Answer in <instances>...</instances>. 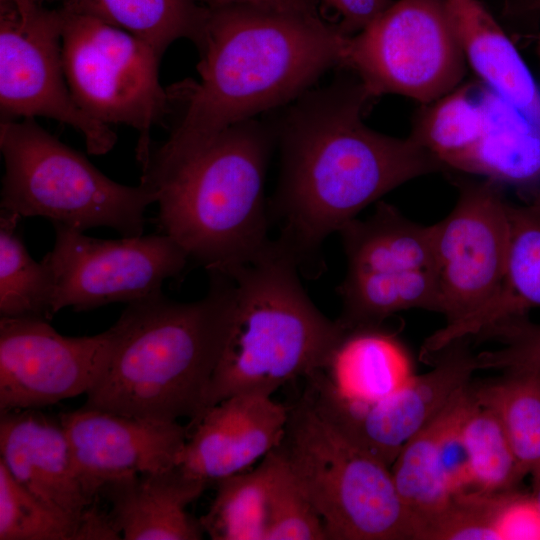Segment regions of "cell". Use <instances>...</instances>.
<instances>
[{
    "label": "cell",
    "mask_w": 540,
    "mask_h": 540,
    "mask_svg": "<svg viewBox=\"0 0 540 540\" xmlns=\"http://www.w3.org/2000/svg\"><path fill=\"white\" fill-rule=\"evenodd\" d=\"M471 382L460 388L422 429L402 447L390 468L395 487L415 525L451 499L439 476L438 455L444 432L473 401Z\"/></svg>",
    "instance_id": "24"
},
{
    "label": "cell",
    "mask_w": 540,
    "mask_h": 540,
    "mask_svg": "<svg viewBox=\"0 0 540 540\" xmlns=\"http://www.w3.org/2000/svg\"><path fill=\"white\" fill-rule=\"evenodd\" d=\"M113 326L93 336L59 334L47 320L0 318V413L40 409L87 394L103 375Z\"/></svg>",
    "instance_id": "15"
},
{
    "label": "cell",
    "mask_w": 540,
    "mask_h": 540,
    "mask_svg": "<svg viewBox=\"0 0 540 540\" xmlns=\"http://www.w3.org/2000/svg\"><path fill=\"white\" fill-rule=\"evenodd\" d=\"M475 337L478 341L491 340L502 345L475 355L477 370L540 371V324L530 321L526 314L498 320Z\"/></svg>",
    "instance_id": "33"
},
{
    "label": "cell",
    "mask_w": 540,
    "mask_h": 540,
    "mask_svg": "<svg viewBox=\"0 0 540 540\" xmlns=\"http://www.w3.org/2000/svg\"><path fill=\"white\" fill-rule=\"evenodd\" d=\"M507 212L509 248L500 290L478 309L427 337L420 350L423 356L435 355L457 339L475 336L498 320L540 307V192L524 205L508 202Z\"/></svg>",
    "instance_id": "20"
},
{
    "label": "cell",
    "mask_w": 540,
    "mask_h": 540,
    "mask_svg": "<svg viewBox=\"0 0 540 540\" xmlns=\"http://www.w3.org/2000/svg\"><path fill=\"white\" fill-rule=\"evenodd\" d=\"M59 420L77 467L95 497L115 480L174 468L188 434L178 421H155L84 406L62 413Z\"/></svg>",
    "instance_id": "16"
},
{
    "label": "cell",
    "mask_w": 540,
    "mask_h": 540,
    "mask_svg": "<svg viewBox=\"0 0 540 540\" xmlns=\"http://www.w3.org/2000/svg\"><path fill=\"white\" fill-rule=\"evenodd\" d=\"M484 130L461 171L514 187L530 199L540 192V125L479 83Z\"/></svg>",
    "instance_id": "21"
},
{
    "label": "cell",
    "mask_w": 540,
    "mask_h": 540,
    "mask_svg": "<svg viewBox=\"0 0 540 540\" xmlns=\"http://www.w3.org/2000/svg\"><path fill=\"white\" fill-rule=\"evenodd\" d=\"M61 11L63 68L74 100L104 124L136 129V157L142 166L152 146L151 128L169 108L159 81L161 57L94 14L67 5Z\"/></svg>",
    "instance_id": "8"
},
{
    "label": "cell",
    "mask_w": 540,
    "mask_h": 540,
    "mask_svg": "<svg viewBox=\"0 0 540 540\" xmlns=\"http://www.w3.org/2000/svg\"><path fill=\"white\" fill-rule=\"evenodd\" d=\"M476 402L499 419L520 471L540 481V371L504 372L472 384Z\"/></svg>",
    "instance_id": "27"
},
{
    "label": "cell",
    "mask_w": 540,
    "mask_h": 540,
    "mask_svg": "<svg viewBox=\"0 0 540 540\" xmlns=\"http://www.w3.org/2000/svg\"><path fill=\"white\" fill-rule=\"evenodd\" d=\"M37 4V0H1V5H9L19 12L28 11Z\"/></svg>",
    "instance_id": "40"
},
{
    "label": "cell",
    "mask_w": 540,
    "mask_h": 540,
    "mask_svg": "<svg viewBox=\"0 0 540 540\" xmlns=\"http://www.w3.org/2000/svg\"><path fill=\"white\" fill-rule=\"evenodd\" d=\"M429 362L434 365L432 370L414 374L403 388L370 404L339 397L321 374L307 379L304 394L347 438L390 467L407 441L471 382L477 371L467 337L451 342Z\"/></svg>",
    "instance_id": "14"
},
{
    "label": "cell",
    "mask_w": 540,
    "mask_h": 540,
    "mask_svg": "<svg viewBox=\"0 0 540 540\" xmlns=\"http://www.w3.org/2000/svg\"><path fill=\"white\" fill-rule=\"evenodd\" d=\"M282 458L273 448L253 470L216 482L215 497L199 522L213 540H266L272 487Z\"/></svg>",
    "instance_id": "25"
},
{
    "label": "cell",
    "mask_w": 540,
    "mask_h": 540,
    "mask_svg": "<svg viewBox=\"0 0 540 540\" xmlns=\"http://www.w3.org/2000/svg\"><path fill=\"white\" fill-rule=\"evenodd\" d=\"M338 233L347 259L338 287L345 311L362 320L383 321L428 303L435 270L431 226L378 201L372 215L353 219Z\"/></svg>",
    "instance_id": "10"
},
{
    "label": "cell",
    "mask_w": 540,
    "mask_h": 540,
    "mask_svg": "<svg viewBox=\"0 0 540 540\" xmlns=\"http://www.w3.org/2000/svg\"><path fill=\"white\" fill-rule=\"evenodd\" d=\"M341 17L337 26L345 35H353L380 15L391 0H322Z\"/></svg>",
    "instance_id": "36"
},
{
    "label": "cell",
    "mask_w": 540,
    "mask_h": 540,
    "mask_svg": "<svg viewBox=\"0 0 540 540\" xmlns=\"http://www.w3.org/2000/svg\"><path fill=\"white\" fill-rule=\"evenodd\" d=\"M20 217L0 211V315L4 318L50 320L52 281L17 233Z\"/></svg>",
    "instance_id": "29"
},
{
    "label": "cell",
    "mask_w": 540,
    "mask_h": 540,
    "mask_svg": "<svg viewBox=\"0 0 540 540\" xmlns=\"http://www.w3.org/2000/svg\"><path fill=\"white\" fill-rule=\"evenodd\" d=\"M507 208L496 182L461 181L454 208L431 225L438 313L447 323L478 309L500 290L509 248Z\"/></svg>",
    "instance_id": "13"
},
{
    "label": "cell",
    "mask_w": 540,
    "mask_h": 540,
    "mask_svg": "<svg viewBox=\"0 0 540 540\" xmlns=\"http://www.w3.org/2000/svg\"><path fill=\"white\" fill-rule=\"evenodd\" d=\"M122 539L110 512H105L93 503L79 519L76 540Z\"/></svg>",
    "instance_id": "37"
},
{
    "label": "cell",
    "mask_w": 540,
    "mask_h": 540,
    "mask_svg": "<svg viewBox=\"0 0 540 540\" xmlns=\"http://www.w3.org/2000/svg\"><path fill=\"white\" fill-rule=\"evenodd\" d=\"M320 373L339 397L359 404L390 396L414 376L408 350L381 326L346 331Z\"/></svg>",
    "instance_id": "23"
},
{
    "label": "cell",
    "mask_w": 540,
    "mask_h": 540,
    "mask_svg": "<svg viewBox=\"0 0 540 540\" xmlns=\"http://www.w3.org/2000/svg\"><path fill=\"white\" fill-rule=\"evenodd\" d=\"M62 11L39 4L19 12L1 5V119L48 117L72 126L89 154L103 155L117 141L111 127L84 112L68 87L62 60Z\"/></svg>",
    "instance_id": "12"
},
{
    "label": "cell",
    "mask_w": 540,
    "mask_h": 540,
    "mask_svg": "<svg viewBox=\"0 0 540 540\" xmlns=\"http://www.w3.org/2000/svg\"><path fill=\"white\" fill-rule=\"evenodd\" d=\"M462 436L471 492L498 493L517 488L524 476L499 419L490 409L475 400L463 423Z\"/></svg>",
    "instance_id": "30"
},
{
    "label": "cell",
    "mask_w": 540,
    "mask_h": 540,
    "mask_svg": "<svg viewBox=\"0 0 540 540\" xmlns=\"http://www.w3.org/2000/svg\"><path fill=\"white\" fill-rule=\"evenodd\" d=\"M275 145V124L249 119L184 152L151 149L141 166L161 233L207 272L251 263L273 244L265 178Z\"/></svg>",
    "instance_id": "3"
},
{
    "label": "cell",
    "mask_w": 540,
    "mask_h": 540,
    "mask_svg": "<svg viewBox=\"0 0 540 540\" xmlns=\"http://www.w3.org/2000/svg\"><path fill=\"white\" fill-rule=\"evenodd\" d=\"M207 484L172 469L124 477L101 491L125 540H199L204 531L186 507Z\"/></svg>",
    "instance_id": "19"
},
{
    "label": "cell",
    "mask_w": 540,
    "mask_h": 540,
    "mask_svg": "<svg viewBox=\"0 0 540 540\" xmlns=\"http://www.w3.org/2000/svg\"><path fill=\"white\" fill-rule=\"evenodd\" d=\"M53 249L42 259L52 281V311H88L162 292L189 257L168 235L99 239L53 223Z\"/></svg>",
    "instance_id": "11"
},
{
    "label": "cell",
    "mask_w": 540,
    "mask_h": 540,
    "mask_svg": "<svg viewBox=\"0 0 540 540\" xmlns=\"http://www.w3.org/2000/svg\"><path fill=\"white\" fill-rule=\"evenodd\" d=\"M208 8L249 6L277 11L318 14L316 0H199Z\"/></svg>",
    "instance_id": "38"
},
{
    "label": "cell",
    "mask_w": 540,
    "mask_h": 540,
    "mask_svg": "<svg viewBox=\"0 0 540 540\" xmlns=\"http://www.w3.org/2000/svg\"><path fill=\"white\" fill-rule=\"evenodd\" d=\"M0 148L5 167L1 210L82 232L105 226L122 237L142 235L145 210L156 202L146 184L111 180L33 118L1 121Z\"/></svg>",
    "instance_id": "7"
},
{
    "label": "cell",
    "mask_w": 540,
    "mask_h": 540,
    "mask_svg": "<svg viewBox=\"0 0 540 540\" xmlns=\"http://www.w3.org/2000/svg\"><path fill=\"white\" fill-rule=\"evenodd\" d=\"M506 6L511 14L540 12V0H509Z\"/></svg>",
    "instance_id": "39"
},
{
    "label": "cell",
    "mask_w": 540,
    "mask_h": 540,
    "mask_svg": "<svg viewBox=\"0 0 540 540\" xmlns=\"http://www.w3.org/2000/svg\"><path fill=\"white\" fill-rule=\"evenodd\" d=\"M206 295L176 302L162 292L127 304L113 326L106 369L84 407L155 421L202 415L231 321L234 281L208 272Z\"/></svg>",
    "instance_id": "4"
},
{
    "label": "cell",
    "mask_w": 540,
    "mask_h": 540,
    "mask_svg": "<svg viewBox=\"0 0 540 540\" xmlns=\"http://www.w3.org/2000/svg\"><path fill=\"white\" fill-rule=\"evenodd\" d=\"M495 524L499 540H540V509L533 493L517 488L496 493Z\"/></svg>",
    "instance_id": "35"
},
{
    "label": "cell",
    "mask_w": 540,
    "mask_h": 540,
    "mask_svg": "<svg viewBox=\"0 0 540 540\" xmlns=\"http://www.w3.org/2000/svg\"><path fill=\"white\" fill-rule=\"evenodd\" d=\"M466 59L445 0H398L346 41L348 68L375 98L430 103L461 83Z\"/></svg>",
    "instance_id": "9"
},
{
    "label": "cell",
    "mask_w": 540,
    "mask_h": 540,
    "mask_svg": "<svg viewBox=\"0 0 540 540\" xmlns=\"http://www.w3.org/2000/svg\"><path fill=\"white\" fill-rule=\"evenodd\" d=\"M225 273L234 281L231 321L203 413L230 396H272L322 371L346 333L315 306L297 263L275 239L255 261Z\"/></svg>",
    "instance_id": "5"
},
{
    "label": "cell",
    "mask_w": 540,
    "mask_h": 540,
    "mask_svg": "<svg viewBox=\"0 0 540 540\" xmlns=\"http://www.w3.org/2000/svg\"><path fill=\"white\" fill-rule=\"evenodd\" d=\"M78 523L37 499L0 462V540H76Z\"/></svg>",
    "instance_id": "31"
},
{
    "label": "cell",
    "mask_w": 540,
    "mask_h": 540,
    "mask_svg": "<svg viewBox=\"0 0 540 540\" xmlns=\"http://www.w3.org/2000/svg\"><path fill=\"white\" fill-rule=\"evenodd\" d=\"M466 62L486 86L540 125V90L512 41L478 0H445Z\"/></svg>",
    "instance_id": "22"
},
{
    "label": "cell",
    "mask_w": 540,
    "mask_h": 540,
    "mask_svg": "<svg viewBox=\"0 0 540 540\" xmlns=\"http://www.w3.org/2000/svg\"><path fill=\"white\" fill-rule=\"evenodd\" d=\"M320 515L327 540H410L414 521L390 467L325 419L303 394L275 447Z\"/></svg>",
    "instance_id": "6"
},
{
    "label": "cell",
    "mask_w": 540,
    "mask_h": 540,
    "mask_svg": "<svg viewBox=\"0 0 540 540\" xmlns=\"http://www.w3.org/2000/svg\"><path fill=\"white\" fill-rule=\"evenodd\" d=\"M538 53H539V58H540V41H539V46H538Z\"/></svg>",
    "instance_id": "41"
},
{
    "label": "cell",
    "mask_w": 540,
    "mask_h": 540,
    "mask_svg": "<svg viewBox=\"0 0 540 540\" xmlns=\"http://www.w3.org/2000/svg\"><path fill=\"white\" fill-rule=\"evenodd\" d=\"M288 413L268 395L230 396L190 425L176 466L207 485L246 471L280 443Z\"/></svg>",
    "instance_id": "17"
},
{
    "label": "cell",
    "mask_w": 540,
    "mask_h": 540,
    "mask_svg": "<svg viewBox=\"0 0 540 540\" xmlns=\"http://www.w3.org/2000/svg\"><path fill=\"white\" fill-rule=\"evenodd\" d=\"M0 462L32 495L79 522L95 503L59 420L39 409L0 413Z\"/></svg>",
    "instance_id": "18"
},
{
    "label": "cell",
    "mask_w": 540,
    "mask_h": 540,
    "mask_svg": "<svg viewBox=\"0 0 540 540\" xmlns=\"http://www.w3.org/2000/svg\"><path fill=\"white\" fill-rule=\"evenodd\" d=\"M415 540H499L494 524V493L465 492L418 521Z\"/></svg>",
    "instance_id": "32"
},
{
    "label": "cell",
    "mask_w": 540,
    "mask_h": 540,
    "mask_svg": "<svg viewBox=\"0 0 540 540\" xmlns=\"http://www.w3.org/2000/svg\"><path fill=\"white\" fill-rule=\"evenodd\" d=\"M281 458L271 492L266 540H327L320 515Z\"/></svg>",
    "instance_id": "34"
},
{
    "label": "cell",
    "mask_w": 540,
    "mask_h": 540,
    "mask_svg": "<svg viewBox=\"0 0 540 540\" xmlns=\"http://www.w3.org/2000/svg\"><path fill=\"white\" fill-rule=\"evenodd\" d=\"M484 130L479 83L461 85L428 103L411 136L446 168L461 171Z\"/></svg>",
    "instance_id": "28"
},
{
    "label": "cell",
    "mask_w": 540,
    "mask_h": 540,
    "mask_svg": "<svg viewBox=\"0 0 540 540\" xmlns=\"http://www.w3.org/2000/svg\"><path fill=\"white\" fill-rule=\"evenodd\" d=\"M348 36L318 14L208 8L197 45L200 81L188 91L179 124L154 148L187 151L237 123L293 102L327 70L342 67Z\"/></svg>",
    "instance_id": "2"
},
{
    "label": "cell",
    "mask_w": 540,
    "mask_h": 540,
    "mask_svg": "<svg viewBox=\"0 0 540 540\" xmlns=\"http://www.w3.org/2000/svg\"><path fill=\"white\" fill-rule=\"evenodd\" d=\"M64 5L131 33L160 57L180 38L197 46L208 15V7L199 0H66Z\"/></svg>",
    "instance_id": "26"
},
{
    "label": "cell",
    "mask_w": 540,
    "mask_h": 540,
    "mask_svg": "<svg viewBox=\"0 0 540 540\" xmlns=\"http://www.w3.org/2000/svg\"><path fill=\"white\" fill-rule=\"evenodd\" d=\"M374 97L360 79L340 75L309 89L275 124L280 174L269 207L275 240L301 273L323 269L321 247L370 204L444 164L411 135L369 128L363 115Z\"/></svg>",
    "instance_id": "1"
}]
</instances>
